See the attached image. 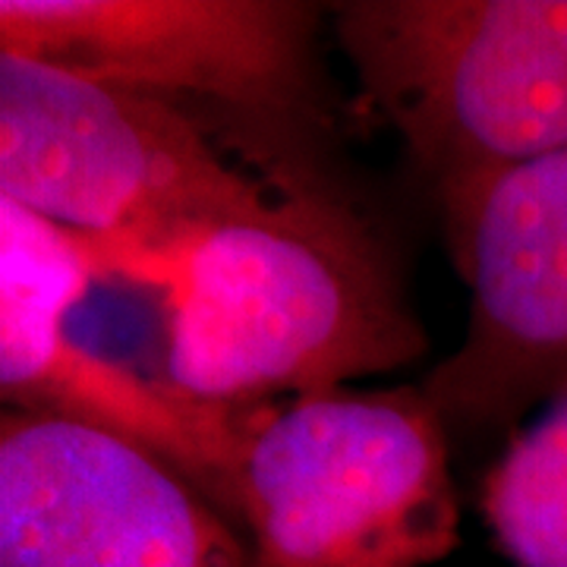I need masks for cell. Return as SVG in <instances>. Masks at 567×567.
<instances>
[{
    "label": "cell",
    "instance_id": "6da1fadb",
    "mask_svg": "<svg viewBox=\"0 0 567 567\" xmlns=\"http://www.w3.org/2000/svg\"><path fill=\"white\" fill-rule=\"evenodd\" d=\"M158 297L167 382L208 404L338 391L429 350L385 244L316 177L203 237Z\"/></svg>",
    "mask_w": 567,
    "mask_h": 567
},
{
    "label": "cell",
    "instance_id": "7a4b0ae2",
    "mask_svg": "<svg viewBox=\"0 0 567 567\" xmlns=\"http://www.w3.org/2000/svg\"><path fill=\"white\" fill-rule=\"evenodd\" d=\"M218 133L167 99L0 51V199L95 246L107 278L162 293L203 237L309 181L234 162Z\"/></svg>",
    "mask_w": 567,
    "mask_h": 567
},
{
    "label": "cell",
    "instance_id": "3957f363",
    "mask_svg": "<svg viewBox=\"0 0 567 567\" xmlns=\"http://www.w3.org/2000/svg\"><path fill=\"white\" fill-rule=\"evenodd\" d=\"M357 117L394 133L445 246L492 183L567 152V0H344Z\"/></svg>",
    "mask_w": 567,
    "mask_h": 567
},
{
    "label": "cell",
    "instance_id": "277c9868",
    "mask_svg": "<svg viewBox=\"0 0 567 567\" xmlns=\"http://www.w3.org/2000/svg\"><path fill=\"white\" fill-rule=\"evenodd\" d=\"M237 524L256 567H429L461 539L447 425L423 388L278 401L246 442Z\"/></svg>",
    "mask_w": 567,
    "mask_h": 567
},
{
    "label": "cell",
    "instance_id": "5b68a950",
    "mask_svg": "<svg viewBox=\"0 0 567 567\" xmlns=\"http://www.w3.org/2000/svg\"><path fill=\"white\" fill-rule=\"evenodd\" d=\"M322 17L303 0H0V51L309 140L338 114Z\"/></svg>",
    "mask_w": 567,
    "mask_h": 567
},
{
    "label": "cell",
    "instance_id": "8992f818",
    "mask_svg": "<svg viewBox=\"0 0 567 567\" xmlns=\"http://www.w3.org/2000/svg\"><path fill=\"white\" fill-rule=\"evenodd\" d=\"M104 278L95 246L0 199L3 404L73 420L148 451L237 524L240 461L271 404H208L76 341L66 316Z\"/></svg>",
    "mask_w": 567,
    "mask_h": 567
},
{
    "label": "cell",
    "instance_id": "52a82bcc",
    "mask_svg": "<svg viewBox=\"0 0 567 567\" xmlns=\"http://www.w3.org/2000/svg\"><path fill=\"white\" fill-rule=\"evenodd\" d=\"M0 567H256V555L244 529L148 451L3 410Z\"/></svg>",
    "mask_w": 567,
    "mask_h": 567
},
{
    "label": "cell",
    "instance_id": "ba28073f",
    "mask_svg": "<svg viewBox=\"0 0 567 567\" xmlns=\"http://www.w3.org/2000/svg\"><path fill=\"white\" fill-rule=\"evenodd\" d=\"M447 256L466 328L420 388L447 432L514 429L567 379V152L492 183Z\"/></svg>",
    "mask_w": 567,
    "mask_h": 567
},
{
    "label": "cell",
    "instance_id": "9c48e42d",
    "mask_svg": "<svg viewBox=\"0 0 567 567\" xmlns=\"http://www.w3.org/2000/svg\"><path fill=\"white\" fill-rule=\"evenodd\" d=\"M480 511L517 567H567V379L536 423L511 432L483 476Z\"/></svg>",
    "mask_w": 567,
    "mask_h": 567
}]
</instances>
